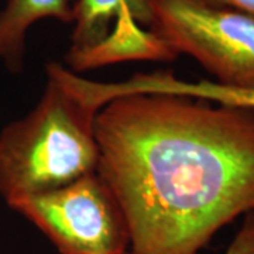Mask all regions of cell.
Here are the masks:
<instances>
[{
  "mask_svg": "<svg viewBox=\"0 0 254 254\" xmlns=\"http://www.w3.org/2000/svg\"><path fill=\"white\" fill-rule=\"evenodd\" d=\"M76 0H9L0 11V61L11 72L24 65L26 38L30 27L43 20L55 18L73 23Z\"/></svg>",
  "mask_w": 254,
  "mask_h": 254,
  "instance_id": "cell-7",
  "label": "cell"
},
{
  "mask_svg": "<svg viewBox=\"0 0 254 254\" xmlns=\"http://www.w3.org/2000/svg\"><path fill=\"white\" fill-rule=\"evenodd\" d=\"M61 254H130V230L120 202L99 173L11 206Z\"/></svg>",
  "mask_w": 254,
  "mask_h": 254,
  "instance_id": "cell-4",
  "label": "cell"
},
{
  "mask_svg": "<svg viewBox=\"0 0 254 254\" xmlns=\"http://www.w3.org/2000/svg\"><path fill=\"white\" fill-rule=\"evenodd\" d=\"M210 6L242 11L254 17V0H200Z\"/></svg>",
  "mask_w": 254,
  "mask_h": 254,
  "instance_id": "cell-9",
  "label": "cell"
},
{
  "mask_svg": "<svg viewBox=\"0 0 254 254\" xmlns=\"http://www.w3.org/2000/svg\"><path fill=\"white\" fill-rule=\"evenodd\" d=\"M98 173L116 195L130 254H199L254 212V109L128 93L96 113Z\"/></svg>",
  "mask_w": 254,
  "mask_h": 254,
  "instance_id": "cell-1",
  "label": "cell"
},
{
  "mask_svg": "<svg viewBox=\"0 0 254 254\" xmlns=\"http://www.w3.org/2000/svg\"><path fill=\"white\" fill-rule=\"evenodd\" d=\"M150 0H76L66 63L73 72L123 61H173L178 55L151 30Z\"/></svg>",
  "mask_w": 254,
  "mask_h": 254,
  "instance_id": "cell-5",
  "label": "cell"
},
{
  "mask_svg": "<svg viewBox=\"0 0 254 254\" xmlns=\"http://www.w3.org/2000/svg\"><path fill=\"white\" fill-rule=\"evenodd\" d=\"M128 93H171L198 98L219 105L254 109V88H230L212 79L185 81L170 71L136 73L126 81L102 82L100 85V95L105 100Z\"/></svg>",
  "mask_w": 254,
  "mask_h": 254,
  "instance_id": "cell-6",
  "label": "cell"
},
{
  "mask_svg": "<svg viewBox=\"0 0 254 254\" xmlns=\"http://www.w3.org/2000/svg\"><path fill=\"white\" fill-rule=\"evenodd\" d=\"M36 108L0 131V195L11 206L96 173L99 145L95 109L65 78V66L47 65Z\"/></svg>",
  "mask_w": 254,
  "mask_h": 254,
  "instance_id": "cell-2",
  "label": "cell"
},
{
  "mask_svg": "<svg viewBox=\"0 0 254 254\" xmlns=\"http://www.w3.org/2000/svg\"><path fill=\"white\" fill-rule=\"evenodd\" d=\"M151 30L196 60L220 85L254 88V17L200 0H150Z\"/></svg>",
  "mask_w": 254,
  "mask_h": 254,
  "instance_id": "cell-3",
  "label": "cell"
},
{
  "mask_svg": "<svg viewBox=\"0 0 254 254\" xmlns=\"http://www.w3.org/2000/svg\"><path fill=\"white\" fill-rule=\"evenodd\" d=\"M225 254H254V212L245 215L243 225Z\"/></svg>",
  "mask_w": 254,
  "mask_h": 254,
  "instance_id": "cell-8",
  "label": "cell"
}]
</instances>
